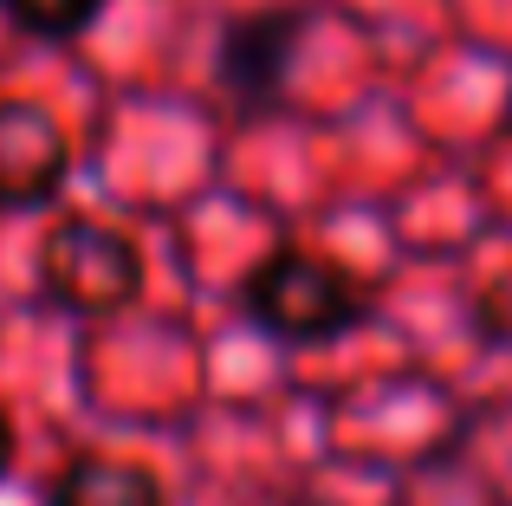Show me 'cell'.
Wrapping results in <instances>:
<instances>
[{
	"instance_id": "3957f363",
	"label": "cell",
	"mask_w": 512,
	"mask_h": 506,
	"mask_svg": "<svg viewBox=\"0 0 512 506\" xmlns=\"http://www.w3.org/2000/svg\"><path fill=\"white\" fill-rule=\"evenodd\" d=\"M65 169H72V143H65L59 117L33 98H0V202H52Z\"/></svg>"
},
{
	"instance_id": "8992f818",
	"label": "cell",
	"mask_w": 512,
	"mask_h": 506,
	"mask_svg": "<svg viewBox=\"0 0 512 506\" xmlns=\"http://www.w3.org/2000/svg\"><path fill=\"white\" fill-rule=\"evenodd\" d=\"M0 7L39 39H72V33H85V26L98 20L104 0H0Z\"/></svg>"
},
{
	"instance_id": "5b68a950",
	"label": "cell",
	"mask_w": 512,
	"mask_h": 506,
	"mask_svg": "<svg viewBox=\"0 0 512 506\" xmlns=\"http://www.w3.org/2000/svg\"><path fill=\"white\" fill-rule=\"evenodd\" d=\"M52 506H163V481L124 455H78L52 481Z\"/></svg>"
},
{
	"instance_id": "6da1fadb",
	"label": "cell",
	"mask_w": 512,
	"mask_h": 506,
	"mask_svg": "<svg viewBox=\"0 0 512 506\" xmlns=\"http://www.w3.org/2000/svg\"><path fill=\"white\" fill-rule=\"evenodd\" d=\"M247 312L260 318L273 338H338L350 331L363 312H370V292L350 266L325 260V253H305V247H279L273 260L253 266L247 279Z\"/></svg>"
},
{
	"instance_id": "52a82bcc",
	"label": "cell",
	"mask_w": 512,
	"mask_h": 506,
	"mask_svg": "<svg viewBox=\"0 0 512 506\" xmlns=\"http://www.w3.org/2000/svg\"><path fill=\"white\" fill-rule=\"evenodd\" d=\"M7 461H13V422H7V409H0V474H7Z\"/></svg>"
},
{
	"instance_id": "7a4b0ae2",
	"label": "cell",
	"mask_w": 512,
	"mask_h": 506,
	"mask_svg": "<svg viewBox=\"0 0 512 506\" xmlns=\"http://www.w3.org/2000/svg\"><path fill=\"white\" fill-rule=\"evenodd\" d=\"M39 279H46V292L65 312L111 318L137 299L143 260H137V247L117 228H104V221H59V228L39 241Z\"/></svg>"
},
{
	"instance_id": "277c9868",
	"label": "cell",
	"mask_w": 512,
	"mask_h": 506,
	"mask_svg": "<svg viewBox=\"0 0 512 506\" xmlns=\"http://www.w3.org/2000/svg\"><path fill=\"white\" fill-rule=\"evenodd\" d=\"M292 39H299V13H253V20H240L234 33H227L221 72H227V85H234L240 104H260V98L279 91Z\"/></svg>"
}]
</instances>
